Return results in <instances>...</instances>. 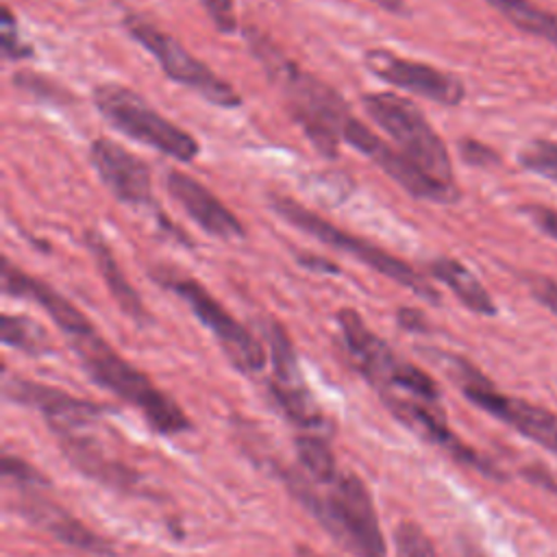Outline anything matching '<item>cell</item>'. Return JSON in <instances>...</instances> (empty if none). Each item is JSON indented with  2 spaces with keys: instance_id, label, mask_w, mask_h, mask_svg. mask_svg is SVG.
I'll use <instances>...</instances> for the list:
<instances>
[{
  "instance_id": "5",
  "label": "cell",
  "mask_w": 557,
  "mask_h": 557,
  "mask_svg": "<svg viewBox=\"0 0 557 557\" xmlns=\"http://www.w3.org/2000/svg\"><path fill=\"white\" fill-rule=\"evenodd\" d=\"M361 104L368 117L389 135L398 152L418 170L444 187L459 189L444 139L411 100L392 91H372L361 96Z\"/></svg>"
},
{
  "instance_id": "13",
  "label": "cell",
  "mask_w": 557,
  "mask_h": 557,
  "mask_svg": "<svg viewBox=\"0 0 557 557\" xmlns=\"http://www.w3.org/2000/svg\"><path fill=\"white\" fill-rule=\"evenodd\" d=\"M4 396L13 403L28 405L37 411H41L50 424V429L57 433V437L74 435L81 429H87L91 422H96L102 416V407L72 396L63 389L26 381V379H4Z\"/></svg>"
},
{
  "instance_id": "21",
  "label": "cell",
  "mask_w": 557,
  "mask_h": 557,
  "mask_svg": "<svg viewBox=\"0 0 557 557\" xmlns=\"http://www.w3.org/2000/svg\"><path fill=\"white\" fill-rule=\"evenodd\" d=\"M518 30L540 37L557 48V13H550L533 0H485Z\"/></svg>"
},
{
  "instance_id": "19",
  "label": "cell",
  "mask_w": 557,
  "mask_h": 557,
  "mask_svg": "<svg viewBox=\"0 0 557 557\" xmlns=\"http://www.w3.org/2000/svg\"><path fill=\"white\" fill-rule=\"evenodd\" d=\"M20 505H22V513L26 518H30L35 524L44 527L57 540H61L70 546L83 548V550H91V553H107L109 550V544L100 535H96L91 529L81 524L74 516L63 511L54 503L35 494L33 498L22 500Z\"/></svg>"
},
{
  "instance_id": "22",
  "label": "cell",
  "mask_w": 557,
  "mask_h": 557,
  "mask_svg": "<svg viewBox=\"0 0 557 557\" xmlns=\"http://www.w3.org/2000/svg\"><path fill=\"white\" fill-rule=\"evenodd\" d=\"M0 337H2V344L13 346L28 355L50 352V339L46 329L28 315L4 313L0 318Z\"/></svg>"
},
{
  "instance_id": "14",
  "label": "cell",
  "mask_w": 557,
  "mask_h": 557,
  "mask_svg": "<svg viewBox=\"0 0 557 557\" xmlns=\"http://www.w3.org/2000/svg\"><path fill=\"white\" fill-rule=\"evenodd\" d=\"M89 161L102 185L124 205L141 207L152 202V172L144 159L122 144L98 137L89 144Z\"/></svg>"
},
{
  "instance_id": "23",
  "label": "cell",
  "mask_w": 557,
  "mask_h": 557,
  "mask_svg": "<svg viewBox=\"0 0 557 557\" xmlns=\"http://www.w3.org/2000/svg\"><path fill=\"white\" fill-rule=\"evenodd\" d=\"M518 161L524 170L557 183V141L555 139H533V141H529L520 150Z\"/></svg>"
},
{
  "instance_id": "28",
  "label": "cell",
  "mask_w": 557,
  "mask_h": 557,
  "mask_svg": "<svg viewBox=\"0 0 557 557\" xmlns=\"http://www.w3.org/2000/svg\"><path fill=\"white\" fill-rule=\"evenodd\" d=\"M459 154L466 163L481 165V168L483 165H494V163L500 161V154L492 146H487L479 139H470V137L459 139Z\"/></svg>"
},
{
  "instance_id": "27",
  "label": "cell",
  "mask_w": 557,
  "mask_h": 557,
  "mask_svg": "<svg viewBox=\"0 0 557 557\" xmlns=\"http://www.w3.org/2000/svg\"><path fill=\"white\" fill-rule=\"evenodd\" d=\"M209 20L215 24L220 33H235L237 30V13H235V2L233 0H198Z\"/></svg>"
},
{
  "instance_id": "25",
  "label": "cell",
  "mask_w": 557,
  "mask_h": 557,
  "mask_svg": "<svg viewBox=\"0 0 557 557\" xmlns=\"http://www.w3.org/2000/svg\"><path fill=\"white\" fill-rule=\"evenodd\" d=\"M13 83H15V87H20L24 91H28L37 98H46V100L57 102V104H67V102L74 100L72 94L65 91L59 83H54L48 76L35 74V72H15Z\"/></svg>"
},
{
  "instance_id": "4",
  "label": "cell",
  "mask_w": 557,
  "mask_h": 557,
  "mask_svg": "<svg viewBox=\"0 0 557 557\" xmlns=\"http://www.w3.org/2000/svg\"><path fill=\"white\" fill-rule=\"evenodd\" d=\"M337 326L355 368L381 392V398L405 396L437 405L440 389L435 381L418 366L398 357L392 346L379 337L355 309L337 311Z\"/></svg>"
},
{
  "instance_id": "6",
  "label": "cell",
  "mask_w": 557,
  "mask_h": 557,
  "mask_svg": "<svg viewBox=\"0 0 557 557\" xmlns=\"http://www.w3.org/2000/svg\"><path fill=\"white\" fill-rule=\"evenodd\" d=\"M270 207L292 226L309 233L311 237H315L318 242L337 248L350 257H355L357 261L370 265L372 270H376L379 274L400 283L403 287H407L409 292H413L416 296L429 300V302H440L442 296L440 292L429 283V278L424 274H420L411 263H407L405 259L387 252L385 248L357 237L355 233L339 228L337 224L324 220L322 215H318L315 211L307 209L305 205H300L298 200L283 196V194H270Z\"/></svg>"
},
{
  "instance_id": "3",
  "label": "cell",
  "mask_w": 557,
  "mask_h": 557,
  "mask_svg": "<svg viewBox=\"0 0 557 557\" xmlns=\"http://www.w3.org/2000/svg\"><path fill=\"white\" fill-rule=\"evenodd\" d=\"M76 355L81 357L87 374L128 405L137 407L146 422L163 433V435H176L191 426L185 411L172 400L165 392H161L141 370H137L131 361H126L122 355H117L98 331L72 339L70 342Z\"/></svg>"
},
{
  "instance_id": "17",
  "label": "cell",
  "mask_w": 557,
  "mask_h": 557,
  "mask_svg": "<svg viewBox=\"0 0 557 557\" xmlns=\"http://www.w3.org/2000/svg\"><path fill=\"white\" fill-rule=\"evenodd\" d=\"M2 292L11 294L15 298L35 300L52 318V322L65 333V337L70 342L96 331L91 320L76 305H72L52 285H48L41 278L30 276L22 268L13 265L9 261V257H2Z\"/></svg>"
},
{
  "instance_id": "8",
  "label": "cell",
  "mask_w": 557,
  "mask_h": 557,
  "mask_svg": "<svg viewBox=\"0 0 557 557\" xmlns=\"http://www.w3.org/2000/svg\"><path fill=\"white\" fill-rule=\"evenodd\" d=\"M124 30L146 50L150 52L165 76L187 89H194L207 102L222 109H237L242 104V96L237 89L218 76L209 65H205L198 57H194L176 37L161 30L146 17L137 13H126L122 20Z\"/></svg>"
},
{
  "instance_id": "31",
  "label": "cell",
  "mask_w": 557,
  "mask_h": 557,
  "mask_svg": "<svg viewBox=\"0 0 557 557\" xmlns=\"http://www.w3.org/2000/svg\"><path fill=\"white\" fill-rule=\"evenodd\" d=\"M296 261H298L302 268L311 270V272L339 274V270H342L335 261H331L329 257H322V255H318V252H298V255H296Z\"/></svg>"
},
{
  "instance_id": "29",
  "label": "cell",
  "mask_w": 557,
  "mask_h": 557,
  "mask_svg": "<svg viewBox=\"0 0 557 557\" xmlns=\"http://www.w3.org/2000/svg\"><path fill=\"white\" fill-rule=\"evenodd\" d=\"M529 285V292L557 315V281L544 274H524L522 276Z\"/></svg>"
},
{
  "instance_id": "2",
  "label": "cell",
  "mask_w": 557,
  "mask_h": 557,
  "mask_svg": "<svg viewBox=\"0 0 557 557\" xmlns=\"http://www.w3.org/2000/svg\"><path fill=\"white\" fill-rule=\"evenodd\" d=\"M283 479L298 503L346 550L357 557H385L372 496L357 474L339 470L331 481L315 483L300 470H287Z\"/></svg>"
},
{
  "instance_id": "15",
  "label": "cell",
  "mask_w": 557,
  "mask_h": 557,
  "mask_svg": "<svg viewBox=\"0 0 557 557\" xmlns=\"http://www.w3.org/2000/svg\"><path fill=\"white\" fill-rule=\"evenodd\" d=\"M259 326H261V335L268 344L270 359H272L270 389H272L274 400L278 403L283 413L307 411L315 403V398L309 392V387L300 374L296 348L292 344L289 333L274 318H263V322H259Z\"/></svg>"
},
{
  "instance_id": "12",
  "label": "cell",
  "mask_w": 557,
  "mask_h": 557,
  "mask_svg": "<svg viewBox=\"0 0 557 557\" xmlns=\"http://www.w3.org/2000/svg\"><path fill=\"white\" fill-rule=\"evenodd\" d=\"M461 389L470 403L557 455V418L550 411L496 392L481 374H476L466 363H461Z\"/></svg>"
},
{
  "instance_id": "33",
  "label": "cell",
  "mask_w": 557,
  "mask_h": 557,
  "mask_svg": "<svg viewBox=\"0 0 557 557\" xmlns=\"http://www.w3.org/2000/svg\"><path fill=\"white\" fill-rule=\"evenodd\" d=\"M372 4H376L379 9L394 13V15H409V7L405 0H368Z\"/></svg>"
},
{
  "instance_id": "9",
  "label": "cell",
  "mask_w": 557,
  "mask_h": 557,
  "mask_svg": "<svg viewBox=\"0 0 557 557\" xmlns=\"http://www.w3.org/2000/svg\"><path fill=\"white\" fill-rule=\"evenodd\" d=\"M152 278L187 302L191 313L213 333L220 348L239 372L255 374L265 366L263 344L239 324L200 281L163 268L154 270Z\"/></svg>"
},
{
  "instance_id": "30",
  "label": "cell",
  "mask_w": 557,
  "mask_h": 557,
  "mask_svg": "<svg viewBox=\"0 0 557 557\" xmlns=\"http://www.w3.org/2000/svg\"><path fill=\"white\" fill-rule=\"evenodd\" d=\"M520 211L527 213L529 220H531L546 237L557 239V209H555V207L529 202V205H522Z\"/></svg>"
},
{
  "instance_id": "24",
  "label": "cell",
  "mask_w": 557,
  "mask_h": 557,
  "mask_svg": "<svg viewBox=\"0 0 557 557\" xmlns=\"http://www.w3.org/2000/svg\"><path fill=\"white\" fill-rule=\"evenodd\" d=\"M398 557H437L431 537L416 522H400L394 531Z\"/></svg>"
},
{
  "instance_id": "7",
  "label": "cell",
  "mask_w": 557,
  "mask_h": 557,
  "mask_svg": "<svg viewBox=\"0 0 557 557\" xmlns=\"http://www.w3.org/2000/svg\"><path fill=\"white\" fill-rule=\"evenodd\" d=\"M91 100L100 115L126 137L183 163H189L198 157V139L152 109L146 98L131 87L120 83H102L94 87Z\"/></svg>"
},
{
  "instance_id": "10",
  "label": "cell",
  "mask_w": 557,
  "mask_h": 557,
  "mask_svg": "<svg viewBox=\"0 0 557 557\" xmlns=\"http://www.w3.org/2000/svg\"><path fill=\"white\" fill-rule=\"evenodd\" d=\"M342 141H348L357 152L374 161L396 185H400L413 198L437 202V205H450V202H457L461 196L459 189L444 187L431 176H426L422 170H418L405 154H400L394 146L383 141L374 131H370L355 115L344 126Z\"/></svg>"
},
{
  "instance_id": "18",
  "label": "cell",
  "mask_w": 557,
  "mask_h": 557,
  "mask_svg": "<svg viewBox=\"0 0 557 557\" xmlns=\"http://www.w3.org/2000/svg\"><path fill=\"white\" fill-rule=\"evenodd\" d=\"M85 246L91 252L96 268L111 294V298L115 300V305L120 307L122 313H126L133 322L137 324H150L152 315L146 309L141 296L137 294V289L133 287V283L128 281V276L124 274L122 265L115 259L113 248L109 246V242L104 239V235L100 231L87 228L85 231Z\"/></svg>"
},
{
  "instance_id": "1",
  "label": "cell",
  "mask_w": 557,
  "mask_h": 557,
  "mask_svg": "<svg viewBox=\"0 0 557 557\" xmlns=\"http://www.w3.org/2000/svg\"><path fill=\"white\" fill-rule=\"evenodd\" d=\"M244 35L252 54L283 94L292 117L302 128L307 139L324 157H337L342 131L352 117V111L344 98L331 85L302 70L261 30L246 28Z\"/></svg>"
},
{
  "instance_id": "20",
  "label": "cell",
  "mask_w": 557,
  "mask_h": 557,
  "mask_svg": "<svg viewBox=\"0 0 557 557\" xmlns=\"http://www.w3.org/2000/svg\"><path fill=\"white\" fill-rule=\"evenodd\" d=\"M426 270L435 281L444 283L470 311L479 315H496L494 298L490 296L485 285L472 274V270H468V265H463L461 261L453 257H437L426 263Z\"/></svg>"
},
{
  "instance_id": "11",
  "label": "cell",
  "mask_w": 557,
  "mask_h": 557,
  "mask_svg": "<svg viewBox=\"0 0 557 557\" xmlns=\"http://www.w3.org/2000/svg\"><path fill=\"white\" fill-rule=\"evenodd\" d=\"M363 63L381 81L431 102L457 107L466 98V85L459 76L435 65L394 54L385 48H370L363 54Z\"/></svg>"
},
{
  "instance_id": "32",
  "label": "cell",
  "mask_w": 557,
  "mask_h": 557,
  "mask_svg": "<svg viewBox=\"0 0 557 557\" xmlns=\"http://www.w3.org/2000/svg\"><path fill=\"white\" fill-rule=\"evenodd\" d=\"M396 318H398V324L407 331H420V333L429 331V320L424 318L422 311H418L413 307H400Z\"/></svg>"
},
{
  "instance_id": "16",
  "label": "cell",
  "mask_w": 557,
  "mask_h": 557,
  "mask_svg": "<svg viewBox=\"0 0 557 557\" xmlns=\"http://www.w3.org/2000/svg\"><path fill=\"white\" fill-rule=\"evenodd\" d=\"M165 187L181 209L209 235L218 239H242L246 228L242 220L198 178L181 170H168Z\"/></svg>"
},
{
  "instance_id": "26",
  "label": "cell",
  "mask_w": 557,
  "mask_h": 557,
  "mask_svg": "<svg viewBox=\"0 0 557 557\" xmlns=\"http://www.w3.org/2000/svg\"><path fill=\"white\" fill-rule=\"evenodd\" d=\"M0 26H2V35H0L2 57L7 61H22V59L33 57V48L20 37L17 22L9 7H2V24Z\"/></svg>"
}]
</instances>
